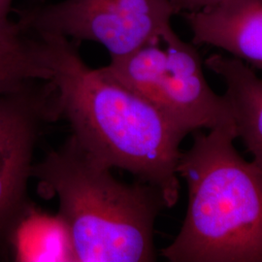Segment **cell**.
<instances>
[{"label": "cell", "instance_id": "30bf717a", "mask_svg": "<svg viewBox=\"0 0 262 262\" xmlns=\"http://www.w3.org/2000/svg\"><path fill=\"white\" fill-rule=\"evenodd\" d=\"M50 79L39 35L17 19L0 26V94Z\"/></svg>", "mask_w": 262, "mask_h": 262}, {"label": "cell", "instance_id": "7a4b0ae2", "mask_svg": "<svg viewBox=\"0 0 262 262\" xmlns=\"http://www.w3.org/2000/svg\"><path fill=\"white\" fill-rule=\"evenodd\" d=\"M71 135L34 163L38 192L56 198L71 235L76 262L157 260L155 225L167 202L142 181L126 184Z\"/></svg>", "mask_w": 262, "mask_h": 262}, {"label": "cell", "instance_id": "277c9868", "mask_svg": "<svg viewBox=\"0 0 262 262\" xmlns=\"http://www.w3.org/2000/svg\"><path fill=\"white\" fill-rule=\"evenodd\" d=\"M100 70L150 102L186 136L235 126L226 96L207 83L195 45L183 41L172 27Z\"/></svg>", "mask_w": 262, "mask_h": 262}, {"label": "cell", "instance_id": "5b68a950", "mask_svg": "<svg viewBox=\"0 0 262 262\" xmlns=\"http://www.w3.org/2000/svg\"><path fill=\"white\" fill-rule=\"evenodd\" d=\"M13 12L35 34L97 42L111 58L130 54L171 28L174 16L170 0H63Z\"/></svg>", "mask_w": 262, "mask_h": 262}, {"label": "cell", "instance_id": "7c38bea8", "mask_svg": "<svg viewBox=\"0 0 262 262\" xmlns=\"http://www.w3.org/2000/svg\"><path fill=\"white\" fill-rule=\"evenodd\" d=\"M12 4L13 0H0V26L11 20L9 15L13 12Z\"/></svg>", "mask_w": 262, "mask_h": 262}, {"label": "cell", "instance_id": "8fae6325", "mask_svg": "<svg viewBox=\"0 0 262 262\" xmlns=\"http://www.w3.org/2000/svg\"><path fill=\"white\" fill-rule=\"evenodd\" d=\"M221 1L223 0H170L174 15L197 12Z\"/></svg>", "mask_w": 262, "mask_h": 262}, {"label": "cell", "instance_id": "52a82bcc", "mask_svg": "<svg viewBox=\"0 0 262 262\" xmlns=\"http://www.w3.org/2000/svg\"><path fill=\"white\" fill-rule=\"evenodd\" d=\"M182 15L195 46L222 49L262 70V0H223Z\"/></svg>", "mask_w": 262, "mask_h": 262}, {"label": "cell", "instance_id": "9c48e42d", "mask_svg": "<svg viewBox=\"0 0 262 262\" xmlns=\"http://www.w3.org/2000/svg\"><path fill=\"white\" fill-rule=\"evenodd\" d=\"M207 67L222 77L225 95L233 114L237 138L253 157L262 173V79L242 60L215 54L205 61Z\"/></svg>", "mask_w": 262, "mask_h": 262}, {"label": "cell", "instance_id": "3957f363", "mask_svg": "<svg viewBox=\"0 0 262 262\" xmlns=\"http://www.w3.org/2000/svg\"><path fill=\"white\" fill-rule=\"evenodd\" d=\"M177 173L187 183V215L170 262H262V173L234 146L235 126L192 132Z\"/></svg>", "mask_w": 262, "mask_h": 262}, {"label": "cell", "instance_id": "6da1fadb", "mask_svg": "<svg viewBox=\"0 0 262 262\" xmlns=\"http://www.w3.org/2000/svg\"><path fill=\"white\" fill-rule=\"evenodd\" d=\"M59 117L72 136L110 168L159 188L168 208L180 194V146L186 135L150 102L88 66L68 38L42 33Z\"/></svg>", "mask_w": 262, "mask_h": 262}, {"label": "cell", "instance_id": "ba28073f", "mask_svg": "<svg viewBox=\"0 0 262 262\" xmlns=\"http://www.w3.org/2000/svg\"><path fill=\"white\" fill-rule=\"evenodd\" d=\"M2 255L16 262H76L71 235L60 215L30 200L10 225Z\"/></svg>", "mask_w": 262, "mask_h": 262}, {"label": "cell", "instance_id": "8992f818", "mask_svg": "<svg viewBox=\"0 0 262 262\" xmlns=\"http://www.w3.org/2000/svg\"><path fill=\"white\" fill-rule=\"evenodd\" d=\"M58 118L50 80L0 94V255L10 225L29 201L38 141L47 123Z\"/></svg>", "mask_w": 262, "mask_h": 262}]
</instances>
